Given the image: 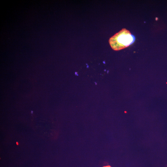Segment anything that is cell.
<instances>
[{
    "mask_svg": "<svg viewBox=\"0 0 167 167\" xmlns=\"http://www.w3.org/2000/svg\"><path fill=\"white\" fill-rule=\"evenodd\" d=\"M135 38L130 32L126 29H123L111 37L109 44L113 50H119L129 46L134 42Z\"/></svg>",
    "mask_w": 167,
    "mask_h": 167,
    "instance_id": "obj_1",
    "label": "cell"
},
{
    "mask_svg": "<svg viewBox=\"0 0 167 167\" xmlns=\"http://www.w3.org/2000/svg\"><path fill=\"white\" fill-rule=\"evenodd\" d=\"M102 167H111L109 165H107V166H104Z\"/></svg>",
    "mask_w": 167,
    "mask_h": 167,
    "instance_id": "obj_2",
    "label": "cell"
},
{
    "mask_svg": "<svg viewBox=\"0 0 167 167\" xmlns=\"http://www.w3.org/2000/svg\"><path fill=\"white\" fill-rule=\"evenodd\" d=\"M17 144L18 145V142H17Z\"/></svg>",
    "mask_w": 167,
    "mask_h": 167,
    "instance_id": "obj_3",
    "label": "cell"
}]
</instances>
